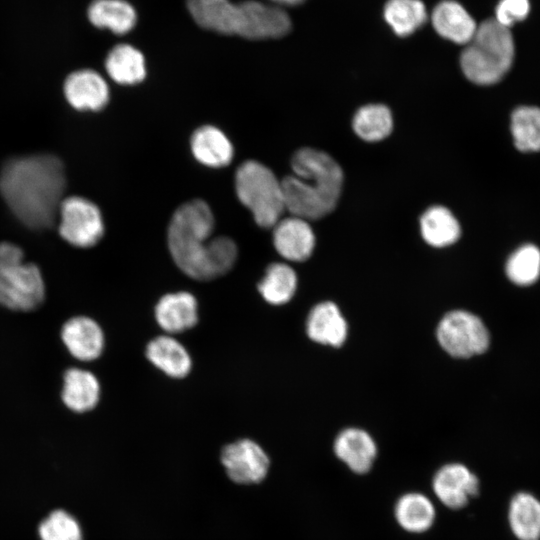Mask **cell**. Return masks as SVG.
Here are the masks:
<instances>
[{
	"label": "cell",
	"mask_w": 540,
	"mask_h": 540,
	"mask_svg": "<svg viewBox=\"0 0 540 540\" xmlns=\"http://www.w3.org/2000/svg\"><path fill=\"white\" fill-rule=\"evenodd\" d=\"M66 186L62 161L51 154L9 159L0 173V193L15 217L31 229L51 227Z\"/></svg>",
	"instance_id": "cell-1"
},
{
	"label": "cell",
	"mask_w": 540,
	"mask_h": 540,
	"mask_svg": "<svg viewBox=\"0 0 540 540\" xmlns=\"http://www.w3.org/2000/svg\"><path fill=\"white\" fill-rule=\"evenodd\" d=\"M214 225L212 210L201 199L183 203L170 219V254L178 268L193 279L208 281L222 276L237 260L238 248L231 238H210Z\"/></svg>",
	"instance_id": "cell-2"
},
{
	"label": "cell",
	"mask_w": 540,
	"mask_h": 540,
	"mask_svg": "<svg viewBox=\"0 0 540 540\" xmlns=\"http://www.w3.org/2000/svg\"><path fill=\"white\" fill-rule=\"evenodd\" d=\"M291 168L293 174L281 180L285 210L305 220L332 212L343 185L339 164L323 151L302 148L293 155Z\"/></svg>",
	"instance_id": "cell-3"
},
{
	"label": "cell",
	"mask_w": 540,
	"mask_h": 540,
	"mask_svg": "<svg viewBox=\"0 0 540 540\" xmlns=\"http://www.w3.org/2000/svg\"><path fill=\"white\" fill-rule=\"evenodd\" d=\"M187 7L199 26L222 34L260 40L282 37L291 29L284 10L258 1L187 0Z\"/></svg>",
	"instance_id": "cell-4"
},
{
	"label": "cell",
	"mask_w": 540,
	"mask_h": 540,
	"mask_svg": "<svg viewBox=\"0 0 540 540\" xmlns=\"http://www.w3.org/2000/svg\"><path fill=\"white\" fill-rule=\"evenodd\" d=\"M515 45L510 28L494 18L484 20L466 44L460 56L465 77L478 85L499 82L510 70Z\"/></svg>",
	"instance_id": "cell-5"
},
{
	"label": "cell",
	"mask_w": 540,
	"mask_h": 540,
	"mask_svg": "<svg viewBox=\"0 0 540 540\" xmlns=\"http://www.w3.org/2000/svg\"><path fill=\"white\" fill-rule=\"evenodd\" d=\"M235 190L260 227L272 228L281 219L285 211L281 180L264 164L243 162L235 173Z\"/></svg>",
	"instance_id": "cell-6"
},
{
	"label": "cell",
	"mask_w": 540,
	"mask_h": 540,
	"mask_svg": "<svg viewBox=\"0 0 540 540\" xmlns=\"http://www.w3.org/2000/svg\"><path fill=\"white\" fill-rule=\"evenodd\" d=\"M437 340L441 347L456 358H469L484 353L490 342L483 321L465 310L447 313L437 327Z\"/></svg>",
	"instance_id": "cell-7"
},
{
	"label": "cell",
	"mask_w": 540,
	"mask_h": 540,
	"mask_svg": "<svg viewBox=\"0 0 540 540\" xmlns=\"http://www.w3.org/2000/svg\"><path fill=\"white\" fill-rule=\"evenodd\" d=\"M59 233L71 245L87 248L99 242L104 234L101 212L90 200L71 196L61 202L59 212Z\"/></svg>",
	"instance_id": "cell-8"
},
{
	"label": "cell",
	"mask_w": 540,
	"mask_h": 540,
	"mask_svg": "<svg viewBox=\"0 0 540 540\" xmlns=\"http://www.w3.org/2000/svg\"><path fill=\"white\" fill-rule=\"evenodd\" d=\"M45 285L39 268L24 261L0 268V305L30 311L44 300Z\"/></svg>",
	"instance_id": "cell-9"
},
{
	"label": "cell",
	"mask_w": 540,
	"mask_h": 540,
	"mask_svg": "<svg viewBox=\"0 0 540 540\" xmlns=\"http://www.w3.org/2000/svg\"><path fill=\"white\" fill-rule=\"evenodd\" d=\"M220 460L229 479L237 484L260 483L270 468V459L264 449L247 438L224 446Z\"/></svg>",
	"instance_id": "cell-10"
},
{
	"label": "cell",
	"mask_w": 540,
	"mask_h": 540,
	"mask_svg": "<svg viewBox=\"0 0 540 540\" xmlns=\"http://www.w3.org/2000/svg\"><path fill=\"white\" fill-rule=\"evenodd\" d=\"M431 488L436 498L451 510H460L479 495L480 480L466 465L446 463L434 473Z\"/></svg>",
	"instance_id": "cell-11"
},
{
	"label": "cell",
	"mask_w": 540,
	"mask_h": 540,
	"mask_svg": "<svg viewBox=\"0 0 540 540\" xmlns=\"http://www.w3.org/2000/svg\"><path fill=\"white\" fill-rule=\"evenodd\" d=\"M333 451L335 456L357 475L370 472L378 452L372 436L355 427L346 428L336 436Z\"/></svg>",
	"instance_id": "cell-12"
},
{
	"label": "cell",
	"mask_w": 540,
	"mask_h": 540,
	"mask_svg": "<svg viewBox=\"0 0 540 540\" xmlns=\"http://www.w3.org/2000/svg\"><path fill=\"white\" fill-rule=\"evenodd\" d=\"M273 228L274 247L284 259L299 262L311 256L315 236L307 220L291 215L281 218Z\"/></svg>",
	"instance_id": "cell-13"
},
{
	"label": "cell",
	"mask_w": 540,
	"mask_h": 540,
	"mask_svg": "<svg viewBox=\"0 0 540 540\" xmlns=\"http://www.w3.org/2000/svg\"><path fill=\"white\" fill-rule=\"evenodd\" d=\"M64 94L69 104L80 111H98L109 101V88L104 78L92 69L77 70L64 82Z\"/></svg>",
	"instance_id": "cell-14"
},
{
	"label": "cell",
	"mask_w": 540,
	"mask_h": 540,
	"mask_svg": "<svg viewBox=\"0 0 540 540\" xmlns=\"http://www.w3.org/2000/svg\"><path fill=\"white\" fill-rule=\"evenodd\" d=\"M61 338L70 354L81 361L97 359L104 349V334L96 321L77 316L62 327Z\"/></svg>",
	"instance_id": "cell-15"
},
{
	"label": "cell",
	"mask_w": 540,
	"mask_h": 540,
	"mask_svg": "<svg viewBox=\"0 0 540 540\" xmlns=\"http://www.w3.org/2000/svg\"><path fill=\"white\" fill-rule=\"evenodd\" d=\"M155 318L167 333L184 332L198 321L197 300L186 291L166 294L155 306Z\"/></svg>",
	"instance_id": "cell-16"
},
{
	"label": "cell",
	"mask_w": 540,
	"mask_h": 540,
	"mask_svg": "<svg viewBox=\"0 0 540 540\" xmlns=\"http://www.w3.org/2000/svg\"><path fill=\"white\" fill-rule=\"evenodd\" d=\"M393 514L397 524L404 531L412 534L427 532L436 520V508L433 501L419 491L402 494L395 502Z\"/></svg>",
	"instance_id": "cell-17"
},
{
	"label": "cell",
	"mask_w": 540,
	"mask_h": 540,
	"mask_svg": "<svg viewBox=\"0 0 540 540\" xmlns=\"http://www.w3.org/2000/svg\"><path fill=\"white\" fill-rule=\"evenodd\" d=\"M191 151L196 160L211 168L229 165L234 149L228 137L213 125H203L196 129L190 140Z\"/></svg>",
	"instance_id": "cell-18"
},
{
	"label": "cell",
	"mask_w": 540,
	"mask_h": 540,
	"mask_svg": "<svg viewBox=\"0 0 540 540\" xmlns=\"http://www.w3.org/2000/svg\"><path fill=\"white\" fill-rule=\"evenodd\" d=\"M307 334L317 343L341 346L347 336V323L333 302H322L312 308L307 319Z\"/></svg>",
	"instance_id": "cell-19"
},
{
	"label": "cell",
	"mask_w": 540,
	"mask_h": 540,
	"mask_svg": "<svg viewBox=\"0 0 540 540\" xmlns=\"http://www.w3.org/2000/svg\"><path fill=\"white\" fill-rule=\"evenodd\" d=\"M432 23L437 33L458 44H467L473 37L477 24L458 2H440L432 13Z\"/></svg>",
	"instance_id": "cell-20"
},
{
	"label": "cell",
	"mask_w": 540,
	"mask_h": 540,
	"mask_svg": "<svg viewBox=\"0 0 540 540\" xmlns=\"http://www.w3.org/2000/svg\"><path fill=\"white\" fill-rule=\"evenodd\" d=\"M146 357L155 367L172 378L185 377L192 367L186 348L168 335L152 339L146 347Z\"/></svg>",
	"instance_id": "cell-21"
},
{
	"label": "cell",
	"mask_w": 540,
	"mask_h": 540,
	"mask_svg": "<svg viewBox=\"0 0 540 540\" xmlns=\"http://www.w3.org/2000/svg\"><path fill=\"white\" fill-rule=\"evenodd\" d=\"M100 385L90 371L71 368L64 374L62 400L72 411L83 413L92 410L98 403Z\"/></svg>",
	"instance_id": "cell-22"
},
{
	"label": "cell",
	"mask_w": 540,
	"mask_h": 540,
	"mask_svg": "<svg viewBox=\"0 0 540 540\" xmlns=\"http://www.w3.org/2000/svg\"><path fill=\"white\" fill-rule=\"evenodd\" d=\"M508 523L518 540H540V500L529 492L516 493L509 502Z\"/></svg>",
	"instance_id": "cell-23"
},
{
	"label": "cell",
	"mask_w": 540,
	"mask_h": 540,
	"mask_svg": "<svg viewBox=\"0 0 540 540\" xmlns=\"http://www.w3.org/2000/svg\"><path fill=\"white\" fill-rule=\"evenodd\" d=\"M105 69L116 83L135 85L146 77V64L143 54L130 44L114 46L105 59Z\"/></svg>",
	"instance_id": "cell-24"
},
{
	"label": "cell",
	"mask_w": 540,
	"mask_h": 540,
	"mask_svg": "<svg viewBox=\"0 0 540 540\" xmlns=\"http://www.w3.org/2000/svg\"><path fill=\"white\" fill-rule=\"evenodd\" d=\"M89 21L98 28L122 35L136 24L134 7L125 0H94L87 11Z\"/></svg>",
	"instance_id": "cell-25"
},
{
	"label": "cell",
	"mask_w": 540,
	"mask_h": 540,
	"mask_svg": "<svg viewBox=\"0 0 540 540\" xmlns=\"http://www.w3.org/2000/svg\"><path fill=\"white\" fill-rule=\"evenodd\" d=\"M420 229L423 239L437 248L455 243L461 232L455 216L443 206L427 209L420 219Z\"/></svg>",
	"instance_id": "cell-26"
},
{
	"label": "cell",
	"mask_w": 540,
	"mask_h": 540,
	"mask_svg": "<svg viewBox=\"0 0 540 540\" xmlns=\"http://www.w3.org/2000/svg\"><path fill=\"white\" fill-rule=\"evenodd\" d=\"M297 288V275L285 263H273L265 271L258 283V290L263 299L272 305H282L289 302Z\"/></svg>",
	"instance_id": "cell-27"
},
{
	"label": "cell",
	"mask_w": 540,
	"mask_h": 540,
	"mask_svg": "<svg viewBox=\"0 0 540 540\" xmlns=\"http://www.w3.org/2000/svg\"><path fill=\"white\" fill-rule=\"evenodd\" d=\"M355 133L365 141L376 142L386 138L392 131L393 119L388 107L368 104L358 109L353 118Z\"/></svg>",
	"instance_id": "cell-28"
},
{
	"label": "cell",
	"mask_w": 540,
	"mask_h": 540,
	"mask_svg": "<svg viewBox=\"0 0 540 540\" xmlns=\"http://www.w3.org/2000/svg\"><path fill=\"white\" fill-rule=\"evenodd\" d=\"M384 17L397 35L408 36L423 25L427 12L420 0H389Z\"/></svg>",
	"instance_id": "cell-29"
},
{
	"label": "cell",
	"mask_w": 540,
	"mask_h": 540,
	"mask_svg": "<svg viewBox=\"0 0 540 540\" xmlns=\"http://www.w3.org/2000/svg\"><path fill=\"white\" fill-rule=\"evenodd\" d=\"M511 132L516 148L523 152L540 150V108L521 106L511 116Z\"/></svg>",
	"instance_id": "cell-30"
},
{
	"label": "cell",
	"mask_w": 540,
	"mask_h": 540,
	"mask_svg": "<svg viewBox=\"0 0 540 540\" xmlns=\"http://www.w3.org/2000/svg\"><path fill=\"white\" fill-rule=\"evenodd\" d=\"M505 272L516 285H532L540 277V249L533 244L519 247L507 259Z\"/></svg>",
	"instance_id": "cell-31"
},
{
	"label": "cell",
	"mask_w": 540,
	"mask_h": 540,
	"mask_svg": "<svg viewBox=\"0 0 540 540\" xmlns=\"http://www.w3.org/2000/svg\"><path fill=\"white\" fill-rule=\"evenodd\" d=\"M39 540H84L77 518L65 509H54L38 524Z\"/></svg>",
	"instance_id": "cell-32"
},
{
	"label": "cell",
	"mask_w": 540,
	"mask_h": 540,
	"mask_svg": "<svg viewBox=\"0 0 540 540\" xmlns=\"http://www.w3.org/2000/svg\"><path fill=\"white\" fill-rule=\"evenodd\" d=\"M529 0H500L495 10V20L510 28L515 23L523 21L529 14Z\"/></svg>",
	"instance_id": "cell-33"
},
{
	"label": "cell",
	"mask_w": 540,
	"mask_h": 540,
	"mask_svg": "<svg viewBox=\"0 0 540 540\" xmlns=\"http://www.w3.org/2000/svg\"><path fill=\"white\" fill-rule=\"evenodd\" d=\"M24 253L16 244L10 242L0 243V268L23 262Z\"/></svg>",
	"instance_id": "cell-34"
},
{
	"label": "cell",
	"mask_w": 540,
	"mask_h": 540,
	"mask_svg": "<svg viewBox=\"0 0 540 540\" xmlns=\"http://www.w3.org/2000/svg\"><path fill=\"white\" fill-rule=\"evenodd\" d=\"M271 2L278 5H297L304 0H270Z\"/></svg>",
	"instance_id": "cell-35"
}]
</instances>
